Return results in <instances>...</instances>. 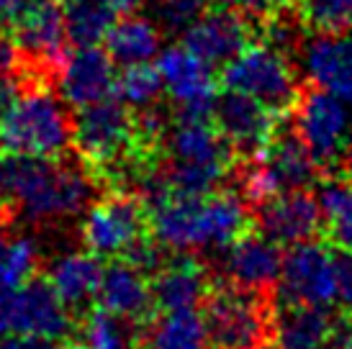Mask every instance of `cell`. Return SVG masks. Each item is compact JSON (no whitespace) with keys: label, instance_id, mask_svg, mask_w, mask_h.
Here are the masks:
<instances>
[{"label":"cell","instance_id":"1","mask_svg":"<svg viewBox=\"0 0 352 349\" xmlns=\"http://www.w3.org/2000/svg\"><path fill=\"white\" fill-rule=\"evenodd\" d=\"M96 198V183L82 167L59 157L0 155V205L29 223H59L75 218Z\"/></svg>","mask_w":352,"mask_h":349},{"label":"cell","instance_id":"2","mask_svg":"<svg viewBox=\"0 0 352 349\" xmlns=\"http://www.w3.org/2000/svg\"><path fill=\"white\" fill-rule=\"evenodd\" d=\"M149 211L157 244L177 254L224 249L250 223L245 201L234 193L170 195Z\"/></svg>","mask_w":352,"mask_h":349},{"label":"cell","instance_id":"3","mask_svg":"<svg viewBox=\"0 0 352 349\" xmlns=\"http://www.w3.org/2000/svg\"><path fill=\"white\" fill-rule=\"evenodd\" d=\"M165 180L173 195H208L226 177L234 146L208 118H183L162 136Z\"/></svg>","mask_w":352,"mask_h":349},{"label":"cell","instance_id":"4","mask_svg":"<svg viewBox=\"0 0 352 349\" xmlns=\"http://www.w3.org/2000/svg\"><path fill=\"white\" fill-rule=\"evenodd\" d=\"M72 144V116L67 103L41 82L21 87L0 116L3 152L29 157H62Z\"/></svg>","mask_w":352,"mask_h":349},{"label":"cell","instance_id":"5","mask_svg":"<svg viewBox=\"0 0 352 349\" xmlns=\"http://www.w3.org/2000/svg\"><path fill=\"white\" fill-rule=\"evenodd\" d=\"M221 87L260 100L278 116L298 100V75L291 57L270 44H250L221 69Z\"/></svg>","mask_w":352,"mask_h":349},{"label":"cell","instance_id":"6","mask_svg":"<svg viewBox=\"0 0 352 349\" xmlns=\"http://www.w3.org/2000/svg\"><path fill=\"white\" fill-rule=\"evenodd\" d=\"M294 111V131L309 149L319 170L344 165L352 146V106L322 87L298 93Z\"/></svg>","mask_w":352,"mask_h":349},{"label":"cell","instance_id":"7","mask_svg":"<svg viewBox=\"0 0 352 349\" xmlns=\"http://www.w3.org/2000/svg\"><path fill=\"white\" fill-rule=\"evenodd\" d=\"M319 165L296 131H275L267 144L254 152L252 162L242 172V188L250 201L260 203L291 190H306L316 180Z\"/></svg>","mask_w":352,"mask_h":349},{"label":"cell","instance_id":"8","mask_svg":"<svg viewBox=\"0 0 352 349\" xmlns=\"http://www.w3.org/2000/svg\"><path fill=\"white\" fill-rule=\"evenodd\" d=\"M72 144L90 167H116L139 146L134 111L113 95L78 108V116L72 118Z\"/></svg>","mask_w":352,"mask_h":349},{"label":"cell","instance_id":"9","mask_svg":"<svg viewBox=\"0 0 352 349\" xmlns=\"http://www.w3.org/2000/svg\"><path fill=\"white\" fill-rule=\"evenodd\" d=\"M80 234L85 247L100 260L126 257L139 242L147 239L144 203L134 195H108L93 201Z\"/></svg>","mask_w":352,"mask_h":349},{"label":"cell","instance_id":"10","mask_svg":"<svg viewBox=\"0 0 352 349\" xmlns=\"http://www.w3.org/2000/svg\"><path fill=\"white\" fill-rule=\"evenodd\" d=\"M278 298L283 306H324L337 303L334 252L316 239L294 244L283 254L278 275Z\"/></svg>","mask_w":352,"mask_h":349},{"label":"cell","instance_id":"11","mask_svg":"<svg viewBox=\"0 0 352 349\" xmlns=\"http://www.w3.org/2000/svg\"><path fill=\"white\" fill-rule=\"evenodd\" d=\"M155 62L157 72L162 78L165 95L177 108V116L211 118L216 95H219L214 67L206 65L204 59L196 57L183 44L160 49Z\"/></svg>","mask_w":352,"mask_h":349},{"label":"cell","instance_id":"12","mask_svg":"<svg viewBox=\"0 0 352 349\" xmlns=\"http://www.w3.org/2000/svg\"><path fill=\"white\" fill-rule=\"evenodd\" d=\"M10 39L34 78H52L67 52V29L57 0H31L16 19H10Z\"/></svg>","mask_w":352,"mask_h":349},{"label":"cell","instance_id":"13","mask_svg":"<svg viewBox=\"0 0 352 349\" xmlns=\"http://www.w3.org/2000/svg\"><path fill=\"white\" fill-rule=\"evenodd\" d=\"M206 326L216 347H247L267 339L273 319L263 293L229 288L216 291L206 303Z\"/></svg>","mask_w":352,"mask_h":349},{"label":"cell","instance_id":"14","mask_svg":"<svg viewBox=\"0 0 352 349\" xmlns=\"http://www.w3.org/2000/svg\"><path fill=\"white\" fill-rule=\"evenodd\" d=\"M257 21L234 8L204 10L186 31L183 47H188L196 57H201L211 67H224L232 59L245 52L254 39Z\"/></svg>","mask_w":352,"mask_h":349},{"label":"cell","instance_id":"15","mask_svg":"<svg viewBox=\"0 0 352 349\" xmlns=\"http://www.w3.org/2000/svg\"><path fill=\"white\" fill-rule=\"evenodd\" d=\"M52 78L57 80V93L67 106L85 108L113 95L116 62L98 44L75 47L65 52Z\"/></svg>","mask_w":352,"mask_h":349},{"label":"cell","instance_id":"16","mask_svg":"<svg viewBox=\"0 0 352 349\" xmlns=\"http://www.w3.org/2000/svg\"><path fill=\"white\" fill-rule=\"evenodd\" d=\"M298 67L314 87H322L352 106V29L342 34L314 31L298 47Z\"/></svg>","mask_w":352,"mask_h":349},{"label":"cell","instance_id":"17","mask_svg":"<svg viewBox=\"0 0 352 349\" xmlns=\"http://www.w3.org/2000/svg\"><path fill=\"white\" fill-rule=\"evenodd\" d=\"M211 118L221 136L234 146V152L254 155L275 136L280 116L245 93L224 90L216 95Z\"/></svg>","mask_w":352,"mask_h":349},{"label":"cell","instance_id":"18","mask_svg":"<svg viewBox=\"0 0 352 349\" xmlns=\"http://www.w3.org/2000/svg\"><path fill=\"white\" fill-rule=\"evenodd\" d=\"M72 313L69 306L57 295L50 280L31 278L26 285L10 291V331L65 339L72 334Z\"/></svg>","mask_w":352,"mask_h":349},{"label":"cell","instance_id":"19","mask_svg":"<svg viewBox=\"0 0 352 349\" xmlns=\"http://www.w3.org/2000/svg\"><path fill=\"white\" fill-rule=\"evenodd\" d=\"M221 252L224 254L219 267L234 288L265 293L278 282L283 254H280V244L273 242L270 236L245 232Z\"/></svg>","mask_w":352,"mask_h":349},{"label":"cell","instance_id":"20","mask_svg":"<svg viewBox=\"0 0 352 349\" xmlns=\"http://www.w3.org/2000/svg\"><path fill=\"white\" fill-rule=\"evenodd\" d=\"M254 218L265 236L288 247L316 239V234L322 232L319 201L316 195H309L306 190H291V193L265 198L257 203Z\"/></svg>","mask_w":352,"mask_h":349},{"label":"cell","instance_id":"21","mask_svg":"<svg viewBox=\"0 0 352 349\" xmlns=\"http://www.w3.org/2000/svg\"><path fill=\"white\" fill-rule=\"evenodd\" d=\"M96 298H98V306L121 316L129 324H144L155 308L152 282L147 280L144 272L126 260H116L103 267Z\"/></svg>","mask_w":352,"mask_h":349},{"label":"cell","instance_id":"22","mask_svg":"<svg viewBox=\"0 0 352 349\" xmlns=\"http://www.w3.org/2000/svg\"><path fill=\"white\" fill-rule=\"evenodd\" d=\"M208 295V275L204 264L193 257H177L173 262H162L155 270L152 298L155 308H198Z\"/></svg>","mask_w":352,"mask_h":349},{"label":"cell","instance_id":"23","mask_svg":"<svg viewBox=\"0 0 352 349\" xmlns=\"http://www.w3.org/2000/svg\"><path fill=\"white\" fill-rule=\"evenodd\" d=\"M278 349H327L337 324L324 306H285L273 321Z\"/></svg>","mask_w":352,"mask_h":349},{"label":"cell","instance_id":"24","mask_svg":"<svg viewBox=\"0 0 352 349\" xmlns=\"http://www.w3.org/2000/svg\"><path fill=\"white\" fill-rule=\"evenodd\" d=\"M106 52L111 59L129 67V65H144L160 54L162 49V29L155 19L124 13V19L113 21L106 34Z\"/></svg>","mask_w":352,"mask_h":349},{"label":"cell","instance_id":"25","mask_svg":"<svg viewBox=\"0 0 352 349\" xmlns=\"http://www.w3.org/2000/svg\"><path fill=\"white\" fill-rule=\"evenodd\" d=\"M103 278L100 257L90 252H65L54 257L50 264V285L69 308H80L98 295Z\"/></svg>","mask_w":352,"mask_h":349},{"label":"cell","instance_id":"26","mask_svg":"<svg viewBox=\"0 0 352 349\" xmlns=\"http://www.w3.org/2000/svg\"><path fill=\"white\" fill-rule=\"evenodd\" d=\"M211 334L198 308L162 311L144 331V349H208Z\"/></svg>","mask_w":352,"mask_h":349},{"label":"cell","instance_id":"27","mask_svg":"<svg viewBox=\"0 0 352 349\" xmlns=\"http://www.w3.org/2000/svg\"><path fill=\"white\" fill-rule=\"evenodd\" d=\"M57 3L65 19L67 39L75 47L103 41L118 16L108 0H57Z\"/></svg>","mask_w":352,"mask_h":349},{"label":"cell","instance_id":"28","mask_svg":"<svg viewBox=\"0 0 352 349\" xmlns=\"http://www.w3.org/2000/svg\"><path fill=\"white\" fill-rule=\"evenodd\" d=\"M322 226L340 249H352V177L327 180L316 193Z\"/></svg>","mask_w":352,"mask_h":349},{"label":"cell","instance_id":"29","mask_svg":"<svg viewBox=\"0 0 352 349\" xmlns=\"http://www.w3.org/2000/svg\"><path fill=\"white\" fill-rule=\"evenodd\" d=\"M131 326L134 324L98 306L88 311L85 319L80 321L78 341L82 349H131L134 344Z\"/></svg>","mask_w":352,"mask_h":349},{"label":"cell","instance_id":"30","mask_svg":"<svg viewBox=\"0 0 352 349\" xmlns=\"http://www.w3.org/2000/svg\"><path fill=\"white\" fill-rule=\"evenodd\" d=\"M162 93H165L162 78H160L157 67H152L149 62L121 67V75H116L113 95H116L126 108H131L134 113H142V111L155 108L157 100L162 98Z\"/></svg>","mask_w":352,"mask_h":349},{"label":"cell","instance_id":"31","mask_svg":"<svg viewBox=\"0 0 352 349\" xmlns=\"http://www.w3.org/2000/svg\"><path fill=\"white\" fill-rule=\"evenodd\" d=\"M39 267V244L31 236L8 239L0 249V291H16L34 278Z\"/></svg>","mask_w":352,"mask_h":349},{"label":"cell","instance_id":"32","mask_svg":"<svg viewBox=\"0 0 352 349\" xmlns=\"http://www.w3.org/2000/svg\"><path fill=\"white\" fill-rule=\"evenodd\" d=\"M296 13L311 31L342 34L352 29V0H298Z\"/></svg>","mask_w":352,"mask_h":349},{"label":"cell","instance_id":"33","mask_svg":"<svg viewBox=\"0 0 352 349\" xmlns=\"http://www.w3.org/2000/svg\"><path fill=\"white\" fill-rule=\"evenodd\" d=\"M208 5L211 0H152L160 29L170 34H183Z\"/></svg>","mask_w":352,"mask_h":349},{"label":"cell","instance_id":"34","mask_svg":"<svg viewBox=\"0 0 352 349\" xmlns=\"http://www.w3.org/2000/svg\"><path fill=\"white\" fill-rule=\"evenodd\" d=\"M334 278H337V303L352 311V249L334 252Z\"/></svg>","mask_w":352,"mask_h":349},{"label":"cell","instance_id":"35","mask_svg":"<svg viewBox=\"0 0 352 349\" xmlns=\"http://www.w3.org/2000/svg\"><path fill=\"white\" fill-rule=\"evenodd\" d=\"M211 5L242 10L250 19L260 21V19H265L267 13H273L275 8H280L283 3H278V0H211Z\"/></svg>","mask_w":352,"mask_h":349},{"label":"cell","instance_id":"36","mask_svg":"<svg viewBox=\"0 0 352 349\" xmlns=\"http://www.w3.org/2000/svg\"><path fill=\"white\" fill-rule=\"evenodd\" d=\"M0 349H69L62 344V339H50V337H31V334H10L0 339Z\"/></svg>","mask_w":352,"mask_h":349},{"label":"cell","instance_id":"37","mask_svg":"<svg viewBox=\"0 0 352 349\" xmlns=\"http://www.w3.org/2000/svg\"><path fill=\"white\" fill-rule=\"evenodd\" d=\"M21 65H23V59H21L13 39L0 36V75H19Z\"/></svg>","mask_w":352,"mask_h":349},{"label":"cell","instance_id":"38","mask_svg":"<svg viewBox=\"0 0 352 349\" xmlns=\"http://www.w3.org/2000/svg\"><path fill=\"white\" fill-rule=\"evenodd\" d=\"M21 82H19V75H0V116H3V111L16 100V95L21 93Z\"/></svg>","mask_w":352,"mask_h":349},{"label":"cell","instance_id":"39","mask_svg":"<svg viewBox=\"0 0 352 349\" xmlns=\"http://www.w3.org/2000/svg\"><path fill=\"white\" fill-rule=\"evenodd\" d=\"M31 0H0V21L16 19L21 10L29 5Z\"/></svg>","mask_w":352,"mask_h":349},{"label":"cell","instance_id":"40","mask_svg":"<svg viewBox=\"0 0 352 349\" xmlns=\"http://www.w3.org/2000/svg\"><path fill=\"white\" fill-rule=\"evenodd\" d=\"M327 349H352V329H340L337 326V331H334V337Z\"/></svg>","mask_w":352,"mask_h":349},{"label":"cell","instance_id":"41","mask_svg":"<svg viewBox=\"0 0 352 349\" xmlns=\"http://www.w3.org/2000/svg\"><path fill=\"white\" fill-rule=\"evenodd\" d=\"M108 3H111V8L116 10V13L124 16V13H134L144 0H108Z\"/></svg>","mask_w":352,"mask_h":349},{"label":"cell","instance_id":"42","mask_svg":"<svg viewBox=\"0 0 352 349\" xmlns=\"http://www.w3.org/2000/svg\"><path fill=\"white\" fill-rule=\"evenodd\" d=\"M221 349H278V347H273V344H265V341H260V344H247V347H221Z\"/></svg>","mask_w":352,"mask_h":349},{"label":"cell","instance_id":"43","mask_svg":"<svg viewBox=\"0 0 352 349\" xmlns=\"http://www.w3.org/2000/svg\"><path fill=\"white\" fill-rule=\"evenodd\" d=\"M344 167H347V172H350V177H352V146H350V152H347V157H344Z\"/></svg>","mask_w":352,"mask_h":349},{"label":"cell","instance_id":"44","mask_svg":"<svg viewBox=\"0 0 352 349\" xmlns=\"http://www.w3.org/2000/svg\"><path fill=\"white\" fill-rule=\"evenodd\" d=\"M6 242H8V236H6V229H3V223H0V249L6 247Z\"/></svg>","mask_w":352,"mask_h":349},{"label":"cell","instance_id":"45","mask_svg":"<svg viewBox=\"0 0 352 349\" xmlns=\"http://www.w3.org/2000/svg\"><path fill=\"white\" fill-rule=\"evenodd\" d=\"M278 3H283V5H285V0H278Z\"/></svg>","mask_w":352,"mask_h":349},{"label":"cell","instance_id":"46","mask_svg":"<svg viewBox=\"0 0 352 349\" xmlns=\"http://www.w3.org/2000/svg\"><path fill=\"white\" fill-rule=\"evenodd\" d=\"M0 152H3V146H0Z\"/></svg>","mask_w":352,"mask_h":349},{"label":"cell","instance_id":"47","mask_svg":"<svg viewBox=\"0 0 352 349\" xmlns=\"http://www.w3.org/2000/svg\"><path fill=\"white\" fill-rule=\"evenodd\" d=\"M350 329H352V326H350Z\"/></svg>","mask_w":352,"mask_h":349}]
</instances>
